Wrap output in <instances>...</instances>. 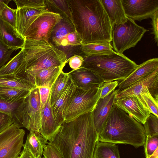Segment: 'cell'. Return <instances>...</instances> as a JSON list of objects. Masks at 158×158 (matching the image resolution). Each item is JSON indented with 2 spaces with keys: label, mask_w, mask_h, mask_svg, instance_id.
<instances>
[{
  "label": "cell",
  "mask_w": 158,
  "mask_h": 158,
  "mask_svg": "<svg viewBox=\"0 0 158 158\" xmlns=\"http://www.w3.org/2000/svg\"><path fill=\"white\" fill-rule=\"evenodd\" d=\"M148 158H158V148Z\"/></svg>",
  "instance_id": "obj_48"
},
{
  "label": "cell",
  "mask_w": 158,
  "mask_h": 158,
  "mask_svg": "<svg viewBox=\"0 0 158 158\" xmlns=\"http://www.w3.org/2000/svg\"><path fill=\"white\" fill-rule=\"evenodd\" d=\"M41 103V109L45 106L50 96L51 89L46 86L38 87Z\"/></svg>",
  "instance_id": "obj_43"
},
{
  "label": "cell",
  "mask_w": 158,
  "mask_h": 158,
  "mask_svg": "<svg viewBox=\"0 0 158 158\" xmlns=\"http://www.w3.org/2000/svg\"><path fill=\"white\" fill-rule=\"evenodd\" d=\"M17 8L22 7L38 8L46 7L45 0H14Z\"/></svg>",
  "instance_id": "obj_38"
},
{
  "label": "cell",
  "mask_w": 158,
  "mask_h": 158,
  "mask_svg": "<svg viewBox=\"0 0 158 158\" xmlns=\"http://www.w3.org/2000/svg\"><path fill=\"white\" fill-rule=\"evenodd\" d=\"M14 51L9 48L0 40V68L10 58V55Z\"/></svg>",
  "instance_id": "obj_40"
},
{
  "label": "cell",
  "mask_w": 158,
  "mask_h": 158,
  "mask_svg": "<svg viewBox=\"0 0 158 158\" xmlns=\"http://www.w3.org/2000/svg\"><path fill=\"white\" fill-rule=\"evenodd\" d=\"M110 21L112 26L122 24L127 21L126 16L122 0H100Z\"/></svg>",
  "instance_id": "obj_22"
},
{
  "label": "cell",
  "mask_w": 158,
  "mask_h": 158,
  "mask_svg": "<svg viewBox=\"0 0 158 158\" xmlns=\"http://www.w3.org/2000/svg\"><path fill=\"white\" fill-rule=\"evenodd\" d=\"M48 11L46 7L17 8L16 31L23 37L26 31L34 21L40 15Z\"/></svg>",
  "instance_id": "obj_17"
},
{
  "label": "cell",
  "mask_w": 158,
  "mask_h": 158,
  "mask_svg": "<svg viewBox=\"0 0 158 158\" xmlns=\"http://www.w3.org/2000/svg\"><path fill=\"white\" fill-rule=\"evenodd\" d=\"M31 91L21 89L0 86V98L8 103H16L27 97Z\"/></svg>",
  "instance_id": "obj_29"
},
{
  "label": "cell",
  "mask_w": 158,
  "mask_h": 158,
  "mask_svg": "<svg viewBox=\"0 0 158 158\" xmlns=\"http://www.w3.org/2000/svg\"><path fill=\"white\" fill-rule=\"evenodd\" d=\"M148 31L128 18L122 24L114 25L112 28L111 45L113 49L116 52L123 54L126 50L135 47L144 34Z\"/></svg>",
  "instance_id": "obj_6"
},
{
  "label": "cell",
  "mask_w": 158,
  "mask_h": 158,
  "mask_svg": "<svg viewBox=\"0 0 158 158\" xmlns=\"http://www.w3.org/2000/svg\"><path fill=\"white\" fill-rule=\"evenodd\" d=\"M0 40L9 48L14 50L22 49L25 41L24 38L0 17Z\"/></svg>",
  "instance_id": "obj_20"
},
{
  "label": "cell",
  "mask_w": 158,
  "mask_h": 158,
  "mask_svg": "<svg viewBox=\"0 0 158 158\" xmlns=\"http://www.w3.org/2000/svg\"><path fill=\"white\" fill-rule=\"evenodd\" d=\"M76 87L70 77L64 90L51 106L54 118L60 125L64 121L65 113L70 100Z\"/></svg>",
  "instance_id": "obj_18"
},
{
  "label": "cell",
  "mask_w": 158,
  "mask_h": 158,
  "mask_svg": "<svg viewBox=\"0 0 158 158\" xmlns=\"http://www.w3.org/2000/svg\"><path fill=\"white\" fill-rule=\"evenodd\" d=\"M84 60V58L78 55H74L68 59L67 61L69 62L70 67L75 70L81 67Z\"/></svg>",
  "instance_id": "obj_44"
},
{
  "label": "cell",
  "mask_w": 158,
  "mask_h": 158,
  "mask_svg": "<svg viewBox=\"0 0 158 158\" xmlns=\"http://www.w3.org/2000/svg\"><path fill=\"white\" fill-rule=\"evenodd\" d=\"M127 17L141 21L151 18L158 10V0H122Z\"/></svg>",
  "instance_id": "obj_11"
},
{
  "label": "cell",
  "mask_w": 158,
  "mask_h": 158,
  "mask_svg": "<svg viewBox=\"0 0 158 158\" xmlns=\"http://www.w3.org/2000/svg\"><path fill=\"white\" fill-rule=\"evenodd\" d=\"M81 48L86 56L109 54L114 51L110 43L84 44L81 45Z\"/></svg>",
  "instance_id": "obj_31"
},
{
  "label": "cell",
  "mask_w": 158,
  "mask_h": 158,
  "mask_svg": "<svg viewBox=\"0 0 158 158\" xmlns=\"http://www.w3.org/2000/svg\"><path fill=\"white\" fill-rule=\"evenodd\" d=\"M43 154L44 158H63L58 150L48 143L44 147Z\"/></svg>",
  "instance_id": "obj_41"
},
{
  "label": "cell",
  "mask_w": 158,
  "mask_h": 158,
  "mask_svg": "<svg viewBox=\"0 0 158 158\" xmlns=\"http://www.w3.org/2000/svg\"><path fill=\"white\" fill-rule=\"evenodd\" d=\"M137 96L143 100L145 107L150 113L158 117V100L152 96L148 88L146 87L144 88Z\"/></svg>",
  "instance_id": "obj_32"
},
{
  "label": "cell",
  "mask_w": 158,
  "mask_h": 158,
  "mask_svg": "<svg viewBox=\"0 0 158 158\" xmlns=\"http://www.w3.org/2000/svg\"><path fill=\"white\" fill-rule=\"evenodd\" d=\"M41 109L39 88L36 87L24 99L16 113L15 123L30 131L40 132Z\"/></svg>",
  "instance_id": "obj_7"
},
{
  "label": "cell",
  "mask_w": 158,
  "mask_h": 158,
  "mask_svg": "<svg viewBox=\"0 0 158 158\" xmlns=\"http://www.w3.org/2000/svg\"><path fill=\"white\" fill-rule=\"evenodd\" d=\"M117 93L116 89L105 97L99 98L92 111L93 121L98 137L114 104Z\"/></svg>",
  "instance_id": "obj_15"
},
{
  "label": "cell",
  "mask_w": 158,
  "mask_h": 158,
  "mask_svg": "<svg viewBox=\"0 0 158 158\" xmlns=\"http://www.w3.org/2000/svg\"><path fill=\"white\" fill-rule=\"evenodd\" d=\"M10 1V0H0V15L2 11Z\"/></svg>",
  "instance_id": "obj_47"
},
{
  "label": "cell",
  "mask_w": 158,
  "mask_h": 158,
  "mask_svg": "<svg viewBox=\"0 0 158 158\" xmlns=\"http://www.w3.org/2000/svg\"><path fill=\"white\" fill-rule=\"evenodd\" d=\"M0 86L21 89L30 91L36 87L30 81L13 75H0Z\"/></svg>",
  "instance_id": "obj_26"
},
{
  "label": "cell",
  "mask_w": 158,
  "mask_h": 158,
  "mask_svg": "<svg viewBox=\"0 0 158 158\" xmlns=\"http://www.w3.org/2000/svg\"><path fill=\"white\" fill-rule=\"evenodd\" d=\"M16 9H14L6 6L0 17L16 30Z\"/></svg>",
  "instance_id": "obj_37"
},
{
  "label": "cell",
  "mask_w": 158,
  "mask_h": 158,
  "mask_svg": "<svg viewBox=\"0 0 158 158\" xmlns=\"http://www.w3.org/2000/svg\"><path fill=\"white\" fill-rule=\"evenodd\" d=\"M45 4L49 11L59 14L63 18L73 24L69 0H47L45 1Z\"/></svg>",
  "instance_id": "obj_27"
},
{
  "label": "cell",
  "mask_w": 158,
  "mask_h": 158,
  "mask_svg": "<svg viewBox=\"0 0 158 158\" xmlns=\"http://www.w3.org/2000/svg\"><path fill=\"white\" fill-rule=\"evenodd\" d=\"M146 87L152 96L158 100V68L147 77L118 93L116 98L132 95L138 96Z\"/></svg>",
  "instance_id": "obj_13"
},
{
  "label": "cell",
  "mask_w": 158,
  "mask_h": 158,
  "mask_svg": "<svg viewBox=\"0 0 158 158\" xmlns=\"http://www.w3.org/2000/svg\"><path fill=\"white\" fill-rule=\"evenodd\" d=\"M20 155L17 158H35L31 152L26 148H23Z\"/></svg>",
  "instance_id": "obj_46"
},
{
  "label": "cell",
  "mask_w": 158,
  "mask_h": 158,
  "mask_svg": "<svg viewBox=\"0 0 158 158\" xmlns=\"http://www.w3.org/2000/svg\"><path fill=\"white\" fill-rule=\"evenodd\" d=\"M82 44L81 38L76 31L64 36L61 40L60 46L74 47L81 45Z\"/></svg>",
  "instance_id": "obj_35"
},
{
  "label": "cell",
  "mask_w": 158,
  "mask_h": 158,
  "mask_svg": "<svg viewBox=\"0 0 158 158\" xmlns=\"http://www.w3.org/2000/svg\"><path fill=\"white\" fill-rule=\"evenodd\" d=\"M100 87L84 90L76 88L66 110L64 121L74 120L80 116L93 111L100 98Z\"/></svg>",
  "instance_id": "obj_8"
},
{
  "label": "cell",
  "mask_w": 158,
  "mask_h": 158,
  "mask_svg": "<svg viewBox=\"0 0 158 158\" xmlns=\"http://www.w3.org/2000/svg\"><path fill=\"white\" fill-rule=\"evenodd\" d=\"M118 83V81L103 83L100 87L101 90L100 98L105 97L114 91L115 88L117 87Z\"/></svg>",
  "instance_id": "obj_39"
},
{
  "label": "cell",
  "mask_w": 158,
  "mask_h": 158,
  "mask_svg": "<svg viewBox=\"0 0 158 158\" xmlns=\"http://www.w3.org/2000/svg\"><path fill=\"white\" fill-rule=\"evenodd\" d=\"M13 75L31 82L26 72L25 54L23 49L0 68V75Z\"/></svg>",
  "instance_id": "obj_21"
},
{
  "label": "cell",
  "mask_w": 158,
  "mask_h": 158,
  "mask_svg": "<svg viewBox=\"0 0 158 158\" xmlns=\"http://www.w3.org/2000/svg\"><path fill=\"white\" fill-rule=\"evenodd\" d=\"M93 158H120L118 146L115 143L98 141Z\"/></svg>",
  "instance_id": "obj_28"
},
{
  "label": "cell",
  "mask_w": 158,
  "mask_h": 158,
  "mask_svg": "<svg viewBox=\"0 0 158 158\" xmlns=\"http://www.w3.org/2000/svg\"><path fill=\"white\" fill-rule=\"evenodd\" d=\"M76 31L73 24L63 18L53 27L50 39L56 46H60L61 40L67 35Z\"/></svg>",
  "instance_id": "obj_25"
},
{
  "label": "cell",
  "mask_w": 158,
  "mask_h": 158,
  "mask_svg": "<svg viewBox=\"0 0 158 158\" xmlns=\"http://www.w3.org/2000/svg\"><path fill=\"white\" fill-rule=\"evenodd\" d=\"M22 49L25 54L27 73L35 85L34 77L40 70L52 66L65 65L68 62L65 53L49 42L25 40Z\"/></svg>",
  "instance_id": "obj_4"
},
{
  "label": "cell",
  "mask_w": 158,
  "mask_h": 158,
  "mask_svg": "<svg viewBox=\"0 0 158 158\" xmlns=\"http://www.w3.org/2000/svg\"><path fill=\"white\" fill-rule=\"evenodd\" d=\"M158 68V58L150 59L137 65L135 69L126 78L118 83V93L127 88L152 73Z\"/></svg>",
  "instance_id": "obj_16"
},
{
  "label": "cell",
  "mask_w": 158,
  "mask_h": 158,
  "mask_svg": "<svg viewBox=\"0 0 158 158\" xmlns=\"http://www.w3.org/2000/svg\"><path fill=\"white\" fill-rule=\"evenodd\" d=\"M146 158H148L158 148V135L146 136L143 145Z\"/></svg>",
  "instance_id": "obj_36"
},
{
  "label": "cell",
  "mask_w": 158,
  "mask_h": 158,
  "mask_svg": "<svg viewBox=\"0 0 158 158\" xmlns=\"http://www.w3.org/2000/svg\"><path fill=\"white\" fill-rule=\"evenodd\" d=\"M73 25L83 44L112 41L110 21L100 0H69Z\"/></svg>",
  "instance_id": "obj_2"
},
{
  "label": "cell",
  "mask_w": 158,
  "mask_h": 158,
  "mask_svg": "<svg viewBox=\"0 0 158 158\" xmlns=\"http://www.w3.org/2000/svg\"><path fill=\"white\" fill-rule=\"evenodd\" d=\"M50 95L44 107L41 109L40 132L50 142L58 131L61 125L54 118L50 103Z\"/></svg>",
  "instance_id": "obj_19"
},
{
  "label": "cell",
  "mask_w": 158,
  "mask_h": 158,
  "mask_svg": "<svg viewBox=\"0 0 158 158\" xmlns=\"http://www.w3.org/2000/svg\"><path fill=\"white\" fill-rule=\"evenodd\" d=\"M152 19L151 24L152 25V31L151 34L154 35V39L158 45V10L156 11L151 17Z\"/></svg>",
  "instance_id": "obj_45"
},
{
  "label": "cell",
  "mask_w": 158,
  "mask_h": 158,
  "mask_svg": "<svg viewBox=\"0 0 158 158\" xmlns=\"http://www.w3.org/2000/svg\"><path fill=\"white\" fill-rule=\"evenodd\" d=\"M146 136L158 135V117L150 114L143 124Z\"/></svg>",
  "instance_id": "obj_33"
},
{
  "label": "cell",
  "mask_w": 158,
  "mask_h": 158,
  "mask_svg": "<svg viewBox=\"0 0 158 158\" xmlns=\"http://www.w3.org/2000/svg\"><path fill=\"white\" fill-rule=\"evenodd\" d=\"M114 104L142 124L144 123L150 114L138 97L135 95L116 98Z\"/></svg>",
  "instance_id": "obj_12"
},
{
  "label": "cell",
  "mask_w": 158,
  "mask_h": 158,
  "mask_svg": "<svg viewBox=\"0 0 158 158\" xmlns=\"http://www.w3.org/2000/svg\"><path fill=\"white\" fill-rule=\"evenodd\" d=\"M65 66H52L40 70L34 77L36 87L46 86L51 89Z\"/></svg>",
  "instance_id": "obj_24"
},
{
  "label": "cell",
  "mask_w": 158,
  "mask_h": 158,
  "mask_svg": "<svg viewBox=\"0 0 158 158\" xmlns=\"http://www.w3.org/2000/svg\"><path fill=\"white\" fill-rule=\"evenodd\" d=\"M137 66L123 54L114 51L86 56L81 67L93 72L105 82L123 80Z\"/></svg>",
  "instance_id": "obj_5"
},
{
  "label": "cell",
  "mask_w": 158,
  "mask_h": 158,
  "mask_svg": "<svg viewBox=\"0 0 158 158\" xmlns=\"http://www.w3.org/2000/svg\"><path fill=\"white\" fill-rule=\"evenodd\" d=\"M68 73L76 87L84 90L99 88L104 82L95 73L82 67Z\"/></svg>",
  "instance_id": "obj_14"
},
{
  "label": "cell",
  "mask_w": 158,
  "mask_h": 158,
  "mask_svg": "<svg viewBox=\"0 0 158 158\" xmlns=\"http://www.w3.org/2000/svg\"><path fill=\"white\" fill-rule=\"evenodd\" d=\"M146 136L141 123L114 104L100 132L98 141L142 146Z\"/></svg>",
  "instance_id": "obj_3"
},
{
  "label": "cell",
  "mask_w": 158,
  "mask_h": 158,
  "mask_svg": "<svg viewBox=\"0 0 158 158\" xmlns=\"http://www.w3.org/2000/svg\"><path fill=\"white\" fill-rule=\"evenodd\" d=\"M25 131L14 123L0 133V158H17L23 147Z\"/></svg>",
  "instance_id": "obj_9"
},
{
  "label": "cell",
  "mask_w": 158,
  "mask_h": 158,
  "mask_svg": "<svg viewBox=\"0 0 158 158\" xmlns=\"http://www.w3.org/2000/svg\"><path fill=\"white\" fill-rule=\"evenodd\" d=\"M47 141L39 132L31 131L23 147L28 149L35 158H42L44 148L48 143Z\"/></svg>",
  "instance_id": "obj_23"
},
{
  "label": "cell",
  "mask_w": 158,
  "mask_h": 158,
  "mask_svg": "<svg viewBox=\"0 0 158 158\" xmlns=\"http://www.w3.org/2000/svg\"><path fill=\"white\" fill-rule=\"evenodd\" d=\"M98 138L92 111L74 120L64 121L48 143L58 150L63 158H93Z\"/></svg>",
  "instance_id": "obj_1"
},
{
  "label": "cell",
  "mask_w": 158,
  "mask_h": 158,
  "mask_svg": "<svg viewBox=\"0 0 158 158\" xmlns=\"http://www.w3.org/2000/svg\"><path fill=\"white\" fill-rule=\"evenodd\" d=\"M24 99L18 102L11 104L8 103L0 98V112L11 116L14 119L15 123L17 112Z\"/></svg>",
  "instance_id": "obj_34"
},
{
  "label": "cell",
  "mask_w": 158,
  "mask_h": 158,
  "mask_svg": "<svg viewBox=\"0 0 158 158\" xmlns=\"http://www.w3.org/2000/svg\"><path fill=\"white\" fill-rule=\"evenodd\" d=\"M62 19L57 13L49 11L44 13L31 24L23 37L25 40L49 42L53 27Z\"/></svg>",
  "instance_id": "obj_10"
},
{
  "label": "cell",
  "mask_w": 158,
  "mask_h": 158,
  "mask_svg": "<svg viewBox=\"0 0 158 158\" xmlns=\"http://www.w3.org/2000/svg\"><path fill=\"white\" fill-rule=\"evenodd\" d=\"M14 123V119L11 116L0 112V133Z\"/></svg>",
  "instance_id": "obj_42"
},
{
  "label": "cell",
  "mask_w": 158,
  "mask_h": 158,
  "mask_svg": "<svg viewBox=\"0 0 158 158\" xmlns=\"http://www.w3.org/2000/svg\"><path fill=\"white\" fill-rule=\"evenodd\" d=\"M69 78L68 73L63 71L58 76L51 88L50 103L51 106L56 102L64 89Z\"/></svg>",
  "instance_id": "obj_30"
}]
</instances>
